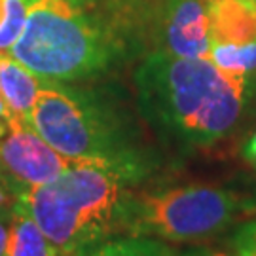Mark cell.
I'll list each match as a JSON object with an SVG mask.
<instances>
[{
  "instance_id": "obj_1",
  "label": "cell",
  "mask_w": 256,
  "mask_h": 256,
  "mask_svg": "<svg viewBox=\"0 0 256 256\" xmlns=\"http://www.w3.org/2000/svg\"><path fill=\"white\" fill-rule=\"evenodd\" d=\"M142 118L164 142L209 148L238 126L247 90L207 57L150 52L135 70Z\"/></svg>"
},
{
  "instance_id": "obj_2",
  "label": "cell",
  "mask_w": 256,
  "mask_h": 256,
  "mask_svg": "<svg viewBox=\"0 0 256 256\" xmlns=\"http://www.w3.org/2000/svg\"><path fill=\"white\" fill-rule=\"evenodd\" d=\"M27 21L10 55L42 80L101 76L126 54L122 16L104 0H25Z\"/></svg>"
},
{
  "instance_id": "obj_3",
  "label": "cell",
  "mask_w": 256,
  "mask_h": 256,
  "mask_svg": "<svg viewBox=\"0 0 256 256\" xmlns=\"http://www.w3.org/2000/svg\"><path fill=\"white\" fill-rule=\"evenodd\" d=\"M146 178L148 174L133 169L80 160L55 180L18 192L14 200L68 256L122 236L128 200Z\"/></svg>"
},
{
  "instance_id": "obj_4",
  "label": "cell",
  "mask_w": 256,
  "mask_h": 256,
  "mask_svg": "<svg viewBox=\"0 0 256 256\" xmlns=\"http://www.w3.org/2000/svg\"><path fill=\"white\" fill-rule=\"evenodd\" d=\"M28 126L70 162H104L148 176L156 169L131 120L95 90L42 80Z\"/></svg>"
},
{
  "instance_id": "obj_5",
  "label": "cell",
  "mask_w": 256,
  "mask_h": 256,
  "mask_svg": "<svg viewBox=\"0 0 256 256\" xmlns=\"http://www.w3.org/2000/svg\"><path fill=\"white\" fill-rule=\"evenodd\" d=\"M247 205L236 192L209 184L137 188L126 205L122 236L198 243L232 228Z\"/></svg>"
},
{
  "instance_id": "obj_6",
  "label": "cell",
  "mask_w": 256,
  "mask_h": 256,
  "mask_svg": "<svg viewBox=\"0 0 256 256\" xmlns=\"http://www.w3.org/2000/svg\"><path fill=\"white\" fill-rule=\"evenodd\" d=\"M209 59L222 72L248 88L256 76V2L209 0Z\"/></svg>"
},
{
  "instance_id": "obj_7",
  "label": "cell",
  "mask_w": 256,
  "mask_h": 256,
  "mask_svg": "<svg viewBox=\"0 0 256 256\" xmlns=\"http://www.w3.org/2000/svg\"><path fill=\"white\" fill-rule=\"evenodd\" d=\"M72 164L18 116L0 129V176L12 194L55 180Z\"/></svg>"
},
{
  "instance_id": "obj_8",
  "label": "cell",
  "mask_w": 256,
  "mask_h": 256,
  "mask_svg": "<svg viewBox=\"0 0 256 256\" xmlns=\"http://www.w3.org/2000/svg\"><path fill=\"white\" fill-rule=\"evenodd\" d=\"M209 0H162L154 19L156 50L152 52L209 59Z\"/></svg>"
},
{
  "instance_id": "obj_9",
  "label": "cell",
  "mask_w": 256,
  "mask_h": 256,
  "mask_svg": "<svg viewBox=\"0 0 256 256\" xmlns=\"http://www.w3.org/2000/svg\"><path fill=\"white\" fill-rule=\"evenodd\" d=\"M40 86L42 78L19 63L16 57L0 52V97L14 116L28 122V114L40 92Z\"/></svg>"
},
{
  "instance_id": "obj_10",
  "label": "cell",
  "mask_w": 256,
  "mask_h": 256,
  "mask_svg": "<svg viewBox=\"0 0 256 256\" xmlns=\"http://www.w3.org/2000/svg\"><path fill=\"white\" fill-rule=\"evenodd\" d=\"M4 256H66L48 239L28 210L16 200L10 214L8 245Z\"/></svg>"
},
{
  "instance_id": "obj_11",
  "label": "cell",
  "mask_w": 256,
  "mask_h": 256,
  "mask_svg": "<svg viewBox=\"0 0 256 256\" xmlns=\"http://www.w3.org/2000/svg\"><path fill=\"white\" fill-rule=\"evenodd\" d=\"M169 243L154 238L114 236L68 256H176Z\"/></svg>"
},
{
  "instance_id": "obj_12",
  "label": "cell",
  "mask_w": 256,
  "mask_h": 256,
  "mask_svg": "<svg viewBox=\"0 0 256 256\" xmlns=\"http://www.w3.org/2000/svg\"><path fill=\"white\" fill-rule=\"evenodd\" d=\"M27 21L25 0H0V52L10 54Z\"/></svg>"
},
{
  "instance_id": "obj_13",
  "label": "cell",
  "mask_w": 256,
  "mask_h": 256,
  "mask_svg": "<svg viewBox=\"0 0 256 256\" xmlns=\"http://www.w3.org/2000/svg\"><path fill=\"white\" fill-rule=\"evenodd\" d=\"M232 248L238 250L239 256L256 252V218L247 220L245 224L238 226L232 238Z\"/></svg>"
},
{
  "instance_id": "obj_14",
  "label": "cell",
  "mask_w": 256,
  "mask_h": 256,
  "mask_svg": "<svg viewBox=\"0 0 256 256\" xmlns=\"http://www.w3.org/2000/svg\"><path fill=\"white\" fill-rule=\"evenodd\" d=\"M14 203V202H12ZM12 203L0 209V256L6 252L8 245V232H10V214H12Z\"/></svg>"
},
{
  "instance_id": "obj_15",
  "label": "cell",
  "mask_w": 256,
  "mask_h": 256,
  "mask_svg": "<svg viewBox=\"0 0 256 256\" xmlns=\"http://www.w3.org/2000/svg\"><path fill=\"white\" fill-rule=\"evenodd\" d=\"M176 256H239L234 248H210V247H196L186 252H178Z\"/></svg>"
},
{
  "instance_id": "obj_16",
  "label": "cell",
  "mask_w": 256,
  "mask_h": 256,
  "mask_svg": "<svg viewBox=\"0 0 256 256\" xmlns=\"http://www.w3.org/2000/svg\"><path fill=\"white\" fill-rule=\"evenodd\" d=\"M241 154H243V158H245V162H247L250 167H254L256 169V129L252 131V135L245 140Z\"/></svg>"
},
{
  "instance_id": "obj_17",
  "label": "cell",
  "mask_w": 256,
  "mask_h": 256,
  "mask_svg": "<svg viewBox=\"0 0 256 256\" xmlns=\"http://www.w3.org/2000/svg\"><path fill=\"white\" fill-rule=\"evenodd\" d=\"M12 202H14V194H12V190H10L6 184L0 180V209L10 205Z\"/></svg>"
},
{
  "instance_id": "obj_18",
  "label": "cell",
  "mask_w": 256,
  "mask_h": 256,
  "mask_svg": "<svg viewBox=\"0 0 256 256\" xmlns=\"http://www.w3.org/2000/svg\"><path fill=\"white\" fill-rule=\"evenodd\" d=\"M243 256H256V252H248V254H243Z\"/></svg>"
},
{
  "instance_id": "obj_19",
  "label": "cell",
  "mask_w": 256,
  "mask_h": 256,
  "mask_svg": "<svg viewBox=\"0 0 256 256\" xmlns=\"http://www.w3.org/2000/svg\"><path fill=\"white\" fill-rule=\"evenodd\" d=\"M250 205H254V209H256V202H252V203H250Z\"/></svg>"
},
{
  "instance_id": "obj_20",
  "label": "cell",
  "mask_w": 256,
  "mask_h": 256,
  "mask_svg": "<svg viewBox=\"0 0 256 256\" xmlns=\"http://www.w3.org/2000/svg\"><path fill=\"white\" fill-rule=\"evenodd\" d=\"M0 180H2V176H0Z\"/></svg>"
},
{
  "instance_id": "obj_21",
  "label": "cell",
  "mask_w": 256,
  "mask_h": 256,
  "mask_svg": "<svg viewBox=\"0 0 256 256\" xmlns=\"http://www.w3.org/2000/svg\"><path fill=\"white\" fill-rule=\"evenodd\" d=\"M254 2H256V0H254Z\"/></svg>"
}]
</instances>
